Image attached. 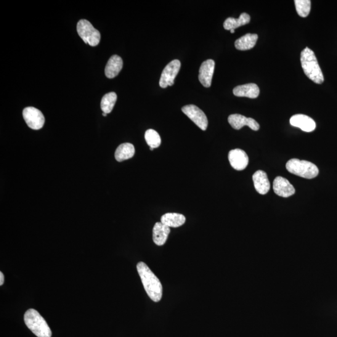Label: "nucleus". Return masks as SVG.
<instances>
[{
  "mask_svg": "<svg viewBox=\"0 0 337 337\" xmlns=\"http://www.w3.org/2000/svg\"><path fill=\"white\" fill-rule=\"evenodd\" d=\"M137 270L148 296L154 302L160 301L163 297V286L160 280L145 262H139Z\"/></svg>",
  "mask_w": 337,
  "mask_h": 337,
  "instance_id": "f257e3e1",
  "label": "nucleus"
},
{
  "mask_svg": "<svg viewBox=\"0 0 337 337\" xmlns=\"http://www.w3.org/2000/svg\"><path fill=\"white\" fill-rule=\"evenodd\" d=\"M301 62L302 69L308 78L317 84H322L324 81V77L315 53L309 47H306L302 52Z\"/></svg>",
  "mask_w": 337,
  "mask_h": 337,
  "instance_id": "f03ea898",
  "label": "nucleus"
},
{
  "mask_svg": "<svg viewBox=\"0 0 337 337\" xmlns=\"http://www.w3.org/2000/svg\"><path fill=\"white\" fill-rule=\"evenodd\" d=\"M24 321L27 327L38 337H51L52 332L46 320L37 310L30 309L24 315Z\"/></svg>",
  "mask_w": 337,
  "mask_h": 337,
  "instance_id": "7ed1b4c3",
  "label": "nucleus"
},
{
  "mask_svg": "<svg viewBox=\"0 0 337 337\" xmlns=\"http://www.w3.org/2000/svg\"><path fill=\"white\" fill-rule=\"evenodd\" d=\"M286 168L291 174L308 179L315 178L319 173L317 166L314 164L297 159L289 160L286 164Z\"/></svg>",
  "mask_w": 337,
  "mask_h": 337,
  "instance_id": "20e7f679",
  "label": "nucleus"
},
{
  "mask_svg": "<svg viewBox=\"0 0 337 337\" xmlns=\"http://www.w3.org/2000/svg\"><path fill=\"white\" fill-rule=\"evenodd\" d=\"M77 31L85 43L95 46L99 44L101 39L100 31L95 30L89 21L81 20L77 24Z\"/></svg>",
  "mask_w": 337,
  "mask_h": 337,
  "instance_id": "39448f33",
  "label": "nucleus"
},
{
  "mask_svg": "<svg viewBox=\"0 0 337 337\" xmlns=\"http://www.w3.org/2000/svg\"><path fill=\"white\" fill-rule=\"evenodd\" d=\"M182 111L200 129L206 131L208 128V119L205 113L198 106L193 105L185 106L182 108Z\"/></svg>",
  "mask_w": 337,
  "mask_h": 337,
  "instance_id": "423d86ee",
  "label": "nucleus"
},
{
  "mask_svg": "<svg viewBox=\"0 0 337 337\" xmlns=\"http://www.w3.org/2000/svg\"><path fill=\"white\" fill-rule=\"evenodd\" d=\"M180 68V62L178 60H174L170 62L164 69L161 74L159 86L162 88H166L174 84V79L178 74Z\"/></svg>",
  "mask_w": 337,
  "mask_h": 337,
  "instance_id": "0eeeda50",
  "label": "nucleus"
},
{
  "mask_svg": "<svg viewBox=\"0 0 337 337\" xmlns=\"http://www.w3.org/2000/svg\"><path fill=\"white\" fill-rule=\"evenodd\" d=\"M23 116L26 124L34 130L42 128L44 124V117L41 111L34 107L24 109Z\"/></svg>",
  "mask_w": 337,
  "mask_h": 337,
  "instance_id": "6e6552de",
  "label": "nucleus"
},
{
  "mask_svg": "<svg viewBox=\"0 0 337 337\" xmlns=\"http://www.w3.org/2000/svg\"><path fill=\"white\" fill-rule=\"evenodd\" d=\"M228 121L233 129L237 130H239L245 126H248L254 131H258L260 129L259 124L254 119L246 118L238 114L230 115L228 118Z\"/></svg>",
  "mask_w": 337,
  "mask_h": 337,
  "instance_id": "1a4fd4ad",
  "label": "nucleus"
},
{
  "mask_svg": "<svg viewBox=\"0 0 337 337\" xmlns=\"http://www.w3.org/2000/svg\"><path fill=\"white\" fill-rule=\"evenodd\" d=\"M229 161L233 169L243 171L248 166L249 157L245 151L240 149H235L230 151Z\"/></svg>",
  "mask_w": 337,
  "mask_h": 337,
  "instance_id": "9d476101",
  "label": "nucleus"
},
{
  "mask_svg": "<svg viewBox=\"0 0 337 337\" xmlns=\"http://www.w3.org/2000/svg\"><path fill=\"white\" fill-rule=\"evenodd\" d=\"M273 189L276 195L283 198H288L295 194V188L287 179L282 177H277L273 183Z\"/></svg>",
  "mask_w": 337,
  "mask_h": 337,
  "instance_id": "9b49d317",
  "label": "nucleus"
},
{
  "mask_svg": "<svg viewBox=\"0 0 337 337\" xmlns=\"http://www.w3.org/2000/svg\"><path fill=\"white\" fill-rule=\"evenodd\" d=\"M215 62L214 60H208L202 63L200 69L199 79L204 87H209L211 86Z\"/></svg>",
  "mask_w": 337,
  "mask_h": 337,
  "instance_id": "f8f14e48",
  "label": "nucleus"
},
{
  "mask_svg": "<svg viewBox=\"0 0 337 337\" xmlns=\"http://www.w3.org/2000/svg\"><path fill=\"white\" fill-rule=\"evenodd\" d=\"M292 126L299 127L302 131L307 132L314 131L316 127V124L309 116L304 115H294L290 119Z\"/></svg>",
  "mask_w": 337,
  "mask_h": 337,
  "instance_id": "ddd939ff",
  "label": "nucleus"
},
{
  "mask_svg": "<svg viewBox=\"0 0 337 337\" xmlns=\"http://www.w3.org/2000/svg\"><path fill=\"white\" fill-rule=\"evenodd\" d=\"M254 184L260 195H266L270 189V184L267 175L264 171H257L253 176Z\"/></svg>",
  "mask_w": 337,
  "mask_h": 337,
  "instance_id": "4468645a",
  "label": "nucleus"
},
{
  "mask_svg": "<svg viewBox=\"0 0 337 337\" xmlns=\"http://www.w3.org/2000/svg\"><path fill=\"white\" fill-rule=\"evenodd\" d=\"M171 229L162 222H156L153 230V238L156 245L161 246L164 245L168 240Z\"/></svg>",
  "mask_w": 337,
  "mask_h": 337,
  "instance_id": "2eb2a0df",
  "label": "nucleus"
},
{
  "mask_svg": "<svg viewBox=\"0 0 337 337\" xmlns=\"http://www.w3.org/2000/svg\"><path fill=\"white\" fill-rule=\"evenodd\" d=\"M233 93L236 97H247L255 99L259 97L260 89L258 86L254 83H249L236 86L233 89Z\"/></svg>",
  "mask_w": 337,
  "mask_h": 337,
  "instance_id": "dca6fc26",
  "label": "nucleus"
},
{
  "mask_svg": "<svg viewBox=\"0 0 337 337\" xmlns=\"http://www.w3.org/2000/svg\"><path fill=\"white\" fill-rule=\"evenodd\" d=\"M123 62L120 57L113 55L109 60L105 68V74L107 78L112 79L118 76L123 68Z\"/></svg>",
  "mask_w": 337,
  "mask_h": 337,
  "instance_id": "f3484780",
  "label": "nucleus"
},
{
  "mask_svg": "<svg viewBox=\"0 0 337 337\" xmlns=\"http://www.w3.org/2000/svg\"><path fill=\"white\" fill-rule=\"evenodd\" d=\"M257 39L258 35L257 34H246L235 41V46L240 51L251 50L256 44Z\"/></svg>",
  "mask_w": 337,
  "mask_h": 337,
  "instance_id": "a211bd4d",
  "label": "nucleus"
},
{
  "mask_svg": "<svg viewBox=\"0 0 337 337\" xmlns=\"http://www.w3.org/2000/svg\"><path fill=\"white\" fill-rule=\"evenodd\" d=\"M134 154V146L127 142L119 146L116 149L115 156L117 161L122 162L132 158Z\"/></svg>",
  "mask_w": 337,
  "mask_h": 337,
  "instance_id": "6ab92c4d",
  "label": "nucleus"
},
{
  "mask_svg": "<svg viewBox=\"0 0 337 337\" xmlns=\"http://www.w3.org/2000/svg\"><path fill=\"white\" fill-rule=\"evenodd\" d=\"M185 217L182 214L167 213L161 217V222L169 227H179L184 224Z\"/></svg>",
  "mask_w": 337,
  "mask_h": 337,
  "instance_id": "aec40b11",
  "label": "nucleus"
},
{
  "mask_svg": "<svg viewBox=\"0 0 337 337\" xmlns=\"http://www.w3.org/2000/svg\"><path fill=\"white\" fill-rule=\"evenodd\" d=\"M250 21V16L248 13H243L237 19L234 18H228L224 21V28L226 30H235V29L249 23Z\"/></svg>",
  "mask_w": 337,
  "mask_h": 337,
  "instance_id": "412c9836",
  "label": "nucleus"
},
{
  "mask_svg": "<svg viewBox=\"0 0 337 337\" xmlns=\"http://www.w3.org/2000/svg\"><path fill=\"white\" fill-rule=\"evenodd\" d=\"M117 101V94L115 92H109L103 97L101 102V108L103 113L109 114L113 111Z\"/></svg>",
  "mask_w": 337,
  "mask_h": 337,
  "instance_id": "4be33fe9",
  "label": "nucleus"
},
{
  "mask_svg": "<svg viewBox=\"0 0 337 337\" xmlns=\"http://www.w3.org/2000/svg\"><path fill=\"white\" fill-rule=\"evenodd\" d=\"M145 139L151 148H158L161 144V139L158 132L154 129H148L145 133Z\"/></svg>",
  "mask_w": 337,
  "mask_h": 337,
  "instance_id": "5701e85b",
  "label": "nucleus"
},
{
  "mask_svg": "<svg viewBox=\"0 0 337 337\" xmlns=\"http://www.w3.org/2000/svg\"><path fill=\"white\" fill-rule=\"evenodd\" d=\"M297 13L300 17L306 18L309 15L311 9V1L310 0H295Z\"/></svg>",
  "mask_w": 337,
  "mask_h": 337,
  "instance_id": "b1692460",
  "label": "nucleus"
},
{
  "mask_svg": "<svg viewBox=\"0 0 337 337\" xmlns=\"http://www.w3.org/2000/svg\"><path fill=\"white\" fill-rule=\"evenodd\" d=\"M4 281H5V277L4 274H3L2 272H0V285H4Z\"/></svg>",
  "mask_w": 337,
  "mask_h": 337,
  "instance_id": "393cba45",
  "label": "nucleus"
},
{
  "mask_svg": "<svg viewBox=\"0 0 337 337\" xmlns=\"http://www.w3.org/2000/svg\"><path fill=\"white\" fill-rule=\"evenodd\" d=\"M234 32H235L234 30H230V33H234Z\"/></svg>",
  "mask_w": 337,
  "mask_h": 337,
  "instance_id": "a878e982",
  "label": "nucleus"
},
{
  "mask_svg": "<svg viewBox=\"0 0 337 337\" xmlns=\"http://www.w3.org/2000/svg\"><path fill=\"white\" fill-rule=\"evenodd\" d=\"M103 116H107V114L105 113H103Z\"/></svg>",
  "mask_w": 337,
  "mask_h": 337,
  "instance_id": "bb28decb",
  "label": "nucleus"
},
{
  "mask_svg": "<svg viewBox=\"0 0 337 337\" xmlns=\"http://www.w3.org/2000/svg\"><path fill=\"white\" fill-rule=\"evenodd\" d=\"M153 150H154L153 148H150V150H151V151H153Z\"/></svg>",
  "mask_w": 337,
  "mask_h": 337,
  "instance_id": "cd10ccee",
  "label": "nucleus"
}]
</instances>
